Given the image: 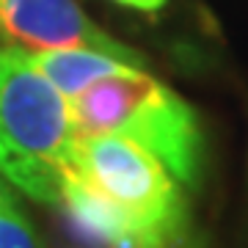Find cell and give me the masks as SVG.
<instances>
[{
	"label": "cell",
	"instance_id": "6da1fadb",
	"mask_svg": "<svg viewBox=\"0 0 248 248\" xmlns=\"http://www.w3.org/2000/svg\"><path fill=\"white\" fill-rule=\"evenodd\" d=\"M69 113L78 135L127 138L152 152L182 187H199L204 135L196 110L149 72L124 66L97 80L69 99Z\"/></svg>",
	"mask_w": 248,
	"mask_h": 248
},
{
	"label": "cell",
	"instance_id": "7a4b0ae2",
	"mask_svg": "<svg viewBox=\"0 0 248 248\" xmlns=\"http://www.w3.org/2000/svg\"><path fill=\"white\" fill-rule=\"evenodd\" d=\"M69 99L14 47H0V174L42 204H58L69 171Z\"/></svg>",
	"mask_w": 248,
	"mask_h": 248
},
{
	"label": "cell",
	"instance_id": "3957f363",
	"mask_svg": "<svg viewBox=\"0 0 248 248\" xmlns=\"http://www.w3.org/2000/svg\"><path fill=\"white\" fill-rule=\"evenodd\" d=\"M69 163L138 223L185 246L190 210L182 185L152 152L119 135H78Z\"/></svg>",
	"mask_w": 248,
	"mask_h": 248
},
{
	"label": "cell",
	"instance_id": "277c9868",
	"mask_svg": "<svg viewBox=\"0 0 248 248\" xmlns=\"http://www.w3.org/2000/svg\"><path fill=\"white\" fill-rule=\"evenodd\" d=\"M0 39L19 53L86 47L143 69L141 53L108 36L75 0H0Z\"/></svg>",
	"mask_w": 248,
	"mask_h": 248
},
{
	"label": "cell",
	"instance_id": "5b68a950",
	"mask_svg": "<svg viewBox=\"0 0 248 248\" xmlns=\"http://www.w3.org/2000/svg\"><path fill=\"white\" fill-rule=\"evenodd\" d=\"M58 207L91 248H177L116 207L102 190L72 169V163L63 177Z\"/></svg>",
	"mask_w": 248,
	"mask_h": 248
},
{
	"label": "cell",
	"instance_id": "8992f818",
	"mask_svg": "<svg viewBox=\"0 0 248 248\" xmlns=\"http://www.w3.org/2000/svg\"><path fill=\"white\" fill-rule=\"evenodd\" d=\"M25 58L42 72L66 99L78 97L94 86L97 80L110 78L130 63L119 61L113 55L86 47H66V50H45V53H25Z\"/></svg>",
	"mask_w": 248,
	"mask_h": 248
},
{
	"label": "cell",
	"instance_id": "52a82bcc",
	"mask_svg": "<svg viewBox=\"0 0 248 248\" xmlns=\"http://www.w3.org/2000/svg\"><path fill=\"white\" fill-rule=\"evenodd\" d=\"M0 248H42L39 234L19 210L0 213Z\"/></svg>",
	"mask_w": 248,
	"mask_h": 248
},
{
	"label": "cell",
	"instance_id": "ba28073f",
	"mask_svg": "<svg viewBox=\"0 0 248 248\" xmlns=\"http://www.w3.org/2000/svg\"><path fill=\"white\" fill-rule=\"evenodd\" d=\"M116 3H122L127 9H138V11H160L169 0H116Z\"/></svg>",
	"mask_w": 248,
	"mask_h": 248
},
{
	"label": "cell",
	"instance_id": "9c48e42d",
	"mask_svg": "<svg viewBox=\"0 0 248 248\" xmlns=\"http://www.w3.org/2000/svg\"><path fill=\"white\" fill-rule=\"evenodd\" d=\"M11 210H17V202H14V196L6 190V185L0 182V213H11Z\"/></svg>",
	"mask_w": 248,
	"mask_h": 248
}]
</instances>
